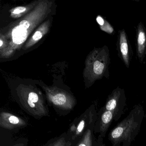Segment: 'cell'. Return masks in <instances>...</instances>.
<instances>
[{"instance_id":"277c9868","label":"cell","mask_w":146,"mask_h":146,"mask_svg":"<svg viewBox=\"0 0 146 146\" xmlns=\"http://www.w3.org/2000/svg\"><path fill=\"white\" fill-rule=\"evenodd\" d=\"M21 102L24 107L32 115L42 117L48 114L43 99L36 92H25L21 95Z\"/></svg>"},{"instance_id":"5bb4252c","label":"cell","mask_w":146,"mask_h":146,"mask_svg":"<svg viewBox=\"0 0 146 146\" xmlns=\"http://www.w3.org/2000/svg\"><path fill=\"white\" fill-rule=\"evenodd\" d=\"M26 8L24 7H19L15 8L12 11V13L14 14H19L24 12L26 11Z\"/></svg>"},{"instance_id":"e0dca14e","label":"cell","mask_w":146,"mask_h":146,"mask_svg":"<svg viewBox=\"0 0 146 146\" xmlns=\"http://www.w3.org/2000/svg\"><path fill=\"white\" fill-rule=\"evenodd\" d=\"M103 138L100 137L99 136L98 142H99V146H106L105 143H103Z\"/></svg>"},{"instance_id":"30bf717a","label":"cell","mask_w":146,"mask_h":146,"mask_svg":"<svg viewBox=\"0 0 146 146\" xmlns=\"http://www.w3.org/2000/svg\"><path fill=\"white\" fill-rule=\"evenodd\" d=\"M12 34L13 42L19 45L25 41L27 39L28 31L27 29L19 25L13 29Z\"/></svg>"},{"instance_id":"ac0fdd59","label":"cell","mask_w":146,"mask_h":146,"mask_svg":"<svg viewBox=\"0 0 146 146\" xmlns=\"http://www.w3.org/2000/svg\"><path fill=\"white\" fill-rule=\"evenodd\" d=\"M2 45H3V42H2V41L1 40V41H0V46H1V47H2Z\"/></svg>"},{"instance_id":"d6986e66","label":"cell","mask_w":146,"mask_h":146,"mask_svg":"<svg viewBox=\"0 0 146 146\" xmlns=\"http://www.w3.org/2000/svg\"><path fill=\"white\" fill-rule=\"evenodd\" d=\"M71 143H66V146H70Z\"/></svg>"},{"instance_id":"ba28073f","label":"cell","mask_w":146,"mask_h":146,"mask_svg":"<svg viewBox=\"0 0 146 146\" xmlns=\"http://www.w3.org/2000/svg\"><path fill=\"white\" fill-rule=\"evenodd\" d=\"M26 125L25 120L14 114L4 111L0 113V126L2 128L12 129Z\"/></svg>"},{"instance_id":"3957f363","label":"cell","mask_w":146,"mask_h":146,"mask_svg":"<svg viewBox=\"0 0 146 146\" xmlns=\"http://www.w3.org/2000/svg\"><path fill=\"white\" fill-rule=\"evenodd\" d=\"M126 101L124 90L118 87L108 96L103 108L107 111L112 112L114 120L116 122L124 113Z\"/></svg>"},{"instance_id":"6da1fadb","label":"cell","mask_w":146,"mask_h":146,"mask_svg":"<svg viewBox=\"0 0 146 146\" xmlns=\"http://www.w3.org/2000/svg\"><path fill=\"white\" fill-rule=\"evenodd\" d=\"M145 113L141 105H135L128 115L111 130L108 140L112 146H130L139 134Z\"/></svg>"},{"instance_id":"4fadbf2b","label":"cell","mask_w":146,"mask_h":146,"mask_svg":"<svg viewBox=\"0 0 146 146\" xmlns=\"http://www.w3.org/2000/svg\"><path fill=\"white\" fill-rule=\"evenodd\" d=\"M66 143L64 137H61L51 143L49 146H65Z\"/></svg>"},{"instance_id":"2e32d148","label":"cell","mask_w":146,"mask_h":146,"mask_svg":"<svg viewBox=\"0 0 146 146\" xmlns=\"http://www.w3.org/2000/svg\"><path fill=\"white\" fill-rule=\"evenodd\" d=\"M19 25L24 29H28L30 27V23L28 21L26 20H23L19 24Z\"/></svg>"},{"instance_id":"7a4b0ae2","label":"cell","mask_w":146,"mask_h":146,"mask_svg":"<svg viewBox=\"0 0 146 146\" xmlns=\"http://www.w3.org/2000/svg\"><path fill=\"white\" fill-rule=\"evenodd\" d=\"M110 63L109 50L107 46L95 50L91 54L88 63L91 82L105 76L108 78Z\"/></svg>"},{"instance_id":"8fae6325","label":"cell","mask_w":146,"mask_h":146,"mask_svg":"<svg viewBox=\"0 0 146 146\" xmlns=\"http://www.w3.org/2000/svg\"><path fill=\"white\" fill-rule=\"evenodd\" d=\"M96 21L100 25L101 29L108 34H112L114 32V29L106 20L102 18L101 16H98L96 18Z\"/></svg>"},{"instance_id":"52a82bcc","label":"cell","mask_w":146,"mask_h":146,"mask_svg":"<svg viewBox=\"0 0 146 146\" xmlns=\"http://www.w3.org/2000/svg\"><path fill=\"white\" fill-rule=\"evenodd\" d=\"M97 119L96 131L100 133L99 136L103 138L106 136L113 121L114 120L113 113L112 112L105 110L102 107L100 110L99 118Z\"/></svg>"},{"instance_id":"5b68a950","label":"cell","mask_w":146,"mask_h":146,"mask_svg":"<svg viewBox=\"0 0 146 146\" xmlns=\"http://www.w3.org/2000/svg\"><path fill=\"white\" fill-rule=\"evenodd\" d=\"M48 99L53 105L64 110H71L76 105L75 99L65 92L49 90L47 92Z\"/></svg>"},{"instance_id":"ffe728a7","label":"cell","mask_w":146,"mask_h":146,"mask_svg":"<svg viewBox=\"0 0 146 146\" xmlns=\"http://www.w3.org/2000/svg\"><path fill=\"white\" fill-rule=\"evenodd\" d=\"M21 144H17V145H15V146H21Z\"/></svg>"},{"instance_id":"7c38bea8","label":"cell","mask_w":146,"mask_h":146,"mask_svg":"<svg viewBox=\"0 0 146 146\" xmlns=\"http://www.w3.org/2000/svg\"><path fill=\"white\" fill-rule=\"evenodd\" d=\"M78 146H93L92 131L90 129L86 130Z\"/></svg>"},{"instance_id":"9c48e42d","label":"cell","mask_w":146,"mask_h":146,"mask_svg":"<svg viewBox=\"0 0 146 146\" xmlns=\"http://www.w3.org/2000/svg\"><path fill=\"white\" fill-rule=\"evenodd\" d=\"M136 41L137 54L139 61L142 63L146 55V31L141 22L137 25Z\"/></svg>"},{"instance_id":"8992f818","label":"cell","mask_w":146,"mask_h":146,"mask_svg":"<svg viewBox=\"0 0 146 146\" xmlns=\"http://www.w3.org/2000/svg\"><path fill=\"white\" fill-rule=\"evenodd\" d=\"M117 47L119 57L124 63L126 67L129 68L131 55L128 38L124 29L119 31Z\"/></svg>"},{"instance_id":"9a60e30c","label":"cell","mask_w":146,"mask_h":146,"mask_svg":"<svg viewBox=\"0 0 146 146\" xmlns=\"http://www.w3.org/2000/svg\"><path fill=\"white\" fill-rule=\"evenodd\" d=\"M42 33L41 31H37L35 33L32 38L35 41L39 40L42 37Z\"/></svg>"}]
</instances>
